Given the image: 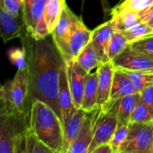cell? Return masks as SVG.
I'll return each mask as SVG.
<instances>
[{
  "label": "cell",
  "mask_w": 153,
  "mask_h": 153,
  "mask_svg": "<svg viewBox=\"0 0 153 153\" xmlns=\"http://www.w3.org/2000/svg\"><path fill=\"white\" fill-rule=\"evenodd\" d=\"M91 153H114L112 147L109 143H106L103 144H100L97 148H95Z\"/></svg>",
  "instance_id": "e575fe53"
},
{
  "label": "cell",
  "mask_w": 153,
  "mask_h": 153,
  "mask_svg": "<svg viewBox=\"0 0 153 153\" xmlns=\"http://www.w3.org/2000/svg\"><path fill=\"white\" fill-rule=\"evenodd\" d=\"M153 122V112L142 100L133 111L129 123H150Z\"/></svg>",
  "instance_id": "83f0119b"
},
{
  "label": "cell",
  "mask_w": 153,
  "mask_h": 153,
  "mask_svg": "<svg viewBox=\"0 0 153 153\" xmlns=\"http://www.w3.org/2000/svg\"><path fill=\"white\" fill-rule=\"evenodd\" d=\"M86 111L82 108H75L72 114L63 122L64 127V141L62 153H68V150L75 141L81 127L82 126Z\"/></svg>",
  "instance_id": "7c38bea8"
},
{
  "label": "cell",
  "mask_w": 153,
  "mask_h": 153,
  "mask_svg": "<svg viewBox=\"0 0 153 153\" xmlns=\"http://www.w3.org/2000/svg\"><path fill=\"white\" fill-rule=\"evenodd\" d=\"M140 93L141 100L145 103L153 112V84L143 89Z\"/></svg>",
  "instance_id": "d6a6232c"
},
{
  "label": "cell",
  "mask_w": 153,
  "mask_h": 153,
  "mask_svg": "<svg viewBox=\"0 0 153 153\" xmlns=\"http://www.w3.org/2000/svg\"><path fill=\"white\" fill-rule=\"evenodd\" d=\"M134 50L153 57V34H149L140 39L129 43Z\"/></svg>",
  "instance_id": "4dcf8cb0"
},
{
  "label": "cell",
  "mask_w": 153,
  "mask_h": 153,
  "mask_svg": "<svg viewBox=\"0 0 153 153\" xmlns=\"http://www.w3.org/2000/svg\"><path fill=\"white\" fill-rule=\"evenodd\" d=\"M22 41L28 61L30 100L47 103L61 118L58 88L63 57L53 39L51 42L47 38L35 39L27 33Z\"/></svg>",
  "instance_id": "6da1fadb"
},
{
  "label": "cell",
  "mask_w": 153,
  "mask_h": 153,
  "mask_svg": "<svg viewBox=\"0 0 153 153\" xmlns=\"http://www.w3.org/2000/svg\"><path fill=\"white\" fill-rule=\"evenodd\" d=\"M129 42L123 31L115 30L108 48V58L111 61L115 56L120 54L127 46Z\"/></svg>",
  "instance_id": "d4e9b609"
},
{
  "label": "cell",
  "mask_w": 153,
  "mask_h": 153,
  "mask_svg": "<svg viewBox=\"0 0 153 153\" xmlns=\"http://www.w3.org/2000/svg\"><path fill=\"white\" fill-rule=\"evenodd\" d=\"M47 0H36L30 10L22 14L27 33L35 39H44L50 33L44 17Z\"/></svg>",
  "instance_id": "52a82bcc"
},
{
  "label": "cell",
  "mask_w": 153,
  "mask_h": 153,
  "mask_svg": "<svg viewBox=\"0 0 153 153\" xmlns=\"http://www.w3.org/2000/svg\"><path fill=\"white\" fill-rule=\"evenodd\" d=\"M115 30L110 21L106 22L92 30L91 42L93 43L101 63L110 61L108 58V48Z\"/></svg>",
  "instance_id": "5bb4252c"
},
{
  "label": "cell",
  "mask_w": 153,
  "mask_h": 153,
  "mask_svg": "<svg viewBox=\"0 0 153 153\" xmlns=\"http://www.w3.org/2000/svg\"><path fill=\"white\" fill-rule=\"evenodd\" d=\"M25 153H54L44 144L29 127L25 134Z\"/></svg>",
  "instance_id": "cb8c5ba5"
},
{
  "label": "cell",
  "mask_w": 153,
  "mask_h": 153,
  "mask_svg": "<svg viewBox=\"0 0 153 153\" xmlns=\"http://www.w3.org/2000/svg\"><path fill=\"white\" fill-rule=\"evenodd\" d=\"M153 122L129 123L127 138L118 153H152Z\"/></svg>",
  "instance_id": "277c9868"
},
{
  "label": "cell",
  "mask_w": 153,
  "mask_h": 153,
  "mask_svg": "<svg viewBox=\"0 0 153 153\" xmlns=\"http://www.w3.org/2000/svg\"><path fill=\"white\" fill-rule=\"evenodd\" d=\"M136 90L130 78L120 69H116L110 92V100H116L123 97L136 93Z\"/></svg>",
  "instance_id": "ac0fdd59"
},
{
  "label": "cell",
  "mask_w": 153,
  "mask_h": 153,
  "mask_svg": "<svg viewBox=\"0 0 153 153\" xmlns=\"http://www.w3.org/2000/svg\"><path fill=\"white\" fill-rule=\"evenodd\" d=\"M92 30H89L81 17L74 23L65 41L59 51L65 62L77 58L85 46L91 40Z\"/></svg>",
  "instance_id": "8992f818"
},
{
  "label": "cell",
  "mask_w": 153,
  "mask_h": 153,
  "mask_svg": "<svg viewBox=\"0 0 153 153\" xmlns=\"http://www.w3.org/2000/svg\"><path fill=\"white\" fill-rule=\"evenodd\" d=\"M7 56L10 62L17 68V70H27L28 61L24 47L11 48L7 50Z\"/></svg>",
  "instance_id": "484cf974"
},
{
  "label": "cell",
  "mask_w": 153,
  "mask_h": 153,
  "mask_svg": "<svg viewBox=\"0 0 153 153\" xmlns=\"http://www.w3.org/2000/svg\"><path fill=\"white\" fill-rule=\"evenodd\" d=\"M78 18H79V16H77L74 13H73L72 10L65 4L63 8L60 18H59L53 32L51 33L52 39H53L56 48L58 49V51H60L61 48H63L65 41L67 38L74 23L76 22V20Z\"/></svg>",
  "instance_id": "9a60e30c"
},
{
  "label": "cell",
  "mask_w": 153,
  "mask_h": 153,
  "mask_svg": "<svg viewBox=\"0 0 153 153\" xmlns=\"http://www.w3.org/2000/svg\"><path fill=\"white\" fill-rule=\"evenodd\" d=\"M98 70L90 72L86 76L82 108L86 112L98 108Z\"/></svg>",
  "instance_id": "e0dca14e"
},
{
  "label": "cell",
  "mask_w": 153,
  "mask_h": 153,
  "mask_svg": "<svg viewBox=\"0 0 153 153\" xmlns=\"http://www.w3.org/2000/svg\"><path fill=\"white\" fill-rule=\"evenodd\" d=\"M129 132V125H118L109 142L113 152L118 153L121 146L126 142Z\"/></svg>",
  "instance_id": "f546056e"
},
{
  "label": "cell",
  "mask_w": 153,
  "mask_h": 153,
  "mask_svg": "<svg viewBox=\"0 0 153 153\" xmlns=\"http://www.w3.org/2000/svg\"><path fill=\"white\" fill-rule=\"evenodd\" d=\"M1 37L4 43L22 36V26L24 24L23 15H13L4 9H0Z\"/></svg>",
  "instance_id": "2e32d148"
},
{
  "label": "cell",
  "mask_w": 153,
  "mask_h": 153,
  "mask_svg": "<svg viewBox=\"0 0 153 153\" xmlns=\"http://www.w3.org/2000/svg\"><path fill=\"white\" fill-rule=\"evenodd\" d=\"M100 108V113L96 122L94 137L88 153L92 152V151L100 144L109 143L118 126V117L115 100H109L107 105Z\"/></svg>",
  "instance_id": "5b68a950"
},
{
  "label": "cell",
  "mask_w": 153,
  "mask_h": 153,
  "mask_svg": "<svg viewBox=\"0 0 153 153\" xmlns=\"http://www.w3.org/2000/svg\"><path fill=\"white\" fill-rule=\"evenodd\" d=\"M58 102L61 111L62 123L69 117L72 112L76 108L74 105L71 90L68 83L66 64L62 62L60 66V77H59V88H58Z\"/></svg>",
  "instance_id": "4fadbf2b"
},
{
  "label": "cell",
  "mask_w": 153,
  "mask_h": 153,
  "mask_svg": "<svg viewBox=\"0 0 153 153\" xmlns=\"http://www.w3.org/2000/svg\"><path fill=\"white\" fill-rule=\"evenodd\" d=\"M1 111L12 112L30 117L28 110L30 98V82L27 70H17L11 81H6L1 88Z\"/></svg>",
  "instance_id": "3957f363"
},
{
  "label": "cell",
  "mask_w": 153,
  "mask_h": 153,
  "mask_svg": "<svg viewBox=\"0 0 153 153\" xmlns=\"http://www.w3.org/2000/svg\"><path fill=\"white\" fill-rule=\"evenodd\" d=\"M112 18L109 20L115 30L126 31L142 22V20L137 13L129 11H115L111 10Z\"/></svg>",
  "instance_id": "ffe728a7"
},
{
  "label": "cell",
  "mask_w": 153,
  "mask_h": 153,
  "mask_svg": "<svg viewBox=\"0 0 153 153\" xmlns=\"http://www.w3.org/2000/svg\"><path fill=\"white\" fill-rule=\"evenodd\" d=\"M24 5V0H1V8L13 15L21 14Z\"/></svg>",
  "instance_id": "1f68e13d"
},
{
  "label": "cell",
  "mask_w": 153,
  "mask_h": 153,
  "mask_svg": "<svg viewBox=\"0 0 153 153\" xmlns=\"http://www.w3.org/2000/svg\"><path fill=\"white\" fill-rule=\"evenodd\" d=\"M122 71L130 78L137 92H141L146 87L153 84V72L130 71V70H122Z\"/></svg>",
  "instance_id": "603a6c76"
},
{
  "label": "cell",
  "mask_w": 153,
  "mask_h": 153,
  "mask_svg": "<svg viewBox=\"0 0 153 153\" xmlns=\"http://www.w3.org/2000/svg\"><path fill=\"white\" fill-rule=\"evenodd\" d=\"M152 153H153V147H152Z\"/></svg>",
  "instance_id": "74e56055"
},
{
  "label": "cell",
  "mask_w": 153,
  "mask_h": 153,
  "mask_svg": "<svg viewBox=\"0 0 153 153\" xmlns=\"http://www.w3.org/2000/svg\"><path fill=\"white\" fill-rule=\"evenodd\" d=\"M68 83L71 90L74 105L77 108H82L83 91L86 82L87 72L82 67L76 59L65 62Z\"/></svg>",
  "instance_id": "30bf717a"
},
{
  "label": "cell",
  "mask_w": 153,
  "mask_h": 153,
  "mask_svg": "<svg viewBox=\"0 0 153 153\" xmlns=\"http://www.w3.org/2000/svg\"><path fill=\"white\" fill-rule=\"evenodd\" d=\"M152 34H153V32H152Z\"/></svg>",
  "instance_id": "f35d334b"
},
{
  "label": "cell",
  "mask_w": 153,
  "mask_h": 153,
  "mask_svg": "<svg viewBox=\"0 0 153 153\" xmlns=\"http://www.w3.org/2000/svg\"><path fill=\"white\" fill-rule=\"evenodd\" d=\"M101 2H102V5H103L104 11L107 12V11L109 9V6H108V0H101Z\"/></svg>",
  "instance_id": "8d00e7d4"
},
{
  "label": "cell",
  "mask_w": 153,
  "mask_h": 153,
  "mask_svg": "<svg viewBox=\"0 0 153 153\" xmlns=\"http://www.w3.org/2000/svg\"><path fill=\"white\" fill-rule=\"evenodd\" d=\"M140 101V92H136L134 94L128 95L115 100V105L118 117V125H129L131 115Z\"/></svg>",
  "instance_id": "d6986e66"
},
{
  "label": "cell",
  "mask_w": 153,
  "mask_h": 153,
  "mask_svg": "<svg viewBox=\"0 0 153 153\" xmlns=\"http://www.w3.org/2000/svg\"><path fill=\"white\" fill-rule=\"evenodd\" d=\"M65 4V0H47L44 17L51 34L60 18L63 8Z\"/></svg>",
  "instance_id": "7402d4cb"
},
{
  "label": "cell",
  "mask_w": 153,
  "mask_h": 153,
  "mask_svg": "<svg viewBox=\"0 0 153 153\" xmlns=\"http://www.w3.org/2000/svg\"><path fill=\"white\" fill-rule=\"evenodd\" d=\"M100 108H98L92 111L86 112L81 130L75 141L70 146L68 153H88L94 137L96 122L100 113Z\"/></svg>",
  "instance_id": "9c48e42d"
},
{
  "label": "cell",
  "mask_w": 153,
  "mask_h": 153,
  "mask_svg": "<svg viewBox=\"0 0 153 153\" xmlns=\"http://www.w3.org/2000/svg\"><path fill=\"white\" fill-rule=\"evenodd\" d=\"M153 32V28L148 25L147 23L142 22L141 23L137 24L136 26L124 31V34L126 35L128 42H133L134 40L140 39L149 34H152Z\"/></svg>",
  "instance_id": "f1b7e54d"
},
{
  "label": "cell",
  "mask_w": 153,
  "mask_h": 153,
  "mask_svg": "<svg viewBox=\"0 0 153 153\" xmlns=\"http://www.w3.org/2000/svg\"><path fill=\"white\" fill-rule=\"evenodd\" d=\"M98 107L103 108L110 100L116 67L112 61L101 63L98 68Z\"/></svg>",
  "instance_id": "8fae6325"
},
{
  "label": "cell",
  "mask_w": 153,
  "mask_h": 153,
  "mask_svg": "<svg viewBox=\"0 0 153 153\" xmlns=\"http://www.w3.org/2000/svg\"><path fill=\"white\" fill-rule=\"evenodd\" d=\"M142 22L147 23L153 28V4L148 7L147 9L138 13Z\"/></svg>",
  "instance_id": "836d02e7"
},
{
  "label": "cell",
  "mask_w": 153,
  "mask_h": 153,
  "mask_svg": "<svg viewBox=\"0 0 153 153\" xmlns=\"http://www.w3.org/2000/svg\"><path fill=\"white\" fill-rule=\"evenodd\" d=\"M153 4V0H125L112 10L115 11H129L134 13H140Z\"/></svg>",
  "instance_id": "4316f807"
},
{
  "label": "cell",
  "mask_w": 153,
  "mask_h": 153,
  "mask_svg": "<svg viewBox=\"0 0 153 153\" xmlns=\"http://www.w3.org/2000/svg\"><path fill=\"white\" fill-rule=\"evenodd\" d=\"M35 1H36V0H24V5H23V9H22V14L26 13L30 10V8L31 7L32 4H33Z\"/></svg>",
  "instance_id": "d590c367"
},
{
  "label": "cell",
  "mask_w": 153,
  "mask_h": 153,
  "mask_svg": "<svg viewBox=\"0 0 153 153\" xmlns=\"http://www.w3.org/2000/svg\"><path fill=\"white\" fill-rule=\"evenodd\" d=\"M30 128L54 153H62L64 141L63 123L60 117L49 105L39 100L31 101Z\"/></svg>",
  "instance_id": "7a4b0ae2"
},
{
  "label": "cell",
  "mask_w": 153,
  "mask_h": 153,
  "mask_svg": "<svg viewBox=\"0 0 153 153\" xmlns=\"http://www.w3.org/2000/svg\"><path fill=\"white\" fill-rule=\"evenodd\" d=\"M76 60L87 73H90L93 69L98 68V66L101 64L99 54L91 40L82 50Z\"/></svg>",
  "instance_id": "44dd1931"
},
{
  "label": "cell",
  "mask_w": 153,
  "mask_h": 153,
  "mask_svg": "<svg viewBox=\"0 0 153 153\" xmlns=\"http://www.w3.org/2000/svg\"><path fill=\"white\" fill-rule=\"evenodd\" d=\"M116 69L153 72V57L137 52L128 45L111 60Z\"/></svg>",
  "instance_id": "ba28073f"
}]
</instances>
